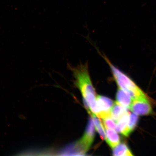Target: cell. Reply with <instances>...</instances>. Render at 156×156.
<instances>
[{"label": "cell", "instance_id": "1", "mask_svg": "<svg viewBox=\"0 0 156 156\" xmlns=\"http://www.w3.org/2000/svg\"><path fill=\"white\" fill-rule=\"evenodd\" d=\"M87 63L81 64L73 67L69 66L75 79V83L80 90L84 104L88 105L91 112L98 117L100 112L95 98V92L90 79Z\"/></svg>", "mask_w": 156, "mask_h": 156}, {"label": "cell", "instance_id": "2", "mask_svg": "<svg viewBox=\"0 0 156 156\" xmlns=\"http://www.w3.org/2000/svg\"><path fill=\"white\" fill-rule=\"evenodd\" d=\"M100 55L110 67L113 77L119 87L129 94L132 99L148 97L127 75L113 64L105 55Z\"/></svg>", "mask_w": 156, "mask_h": 156}, {"label": "cell", "instance_id": "3", "mask_svg": "<svg viewBox=\"0 0 156 156\" xmlns=\"http://www.w3.org/2000/svg\"><path fill=\"white\" fill-rule=\"evenodd\" d=\"M129 109L134 114L138 116L147 115L152 112V107L148 97L133 99Z\"/></svg>", "mask_w": 156, "mask_h": 156}, {"label": "cell", "instance_id": "4", "mask_svg": "<svg viewBox=\"0 0 156 156\" xmlns=\"http://www.w3.org/2000/svg\"><path fill=\"white\" fill-rule=\"evenodd\" d=\"M95 137L94 126L93 120L90 118L84 134L76 143L81 151L84 154L92 145Z\"/></svg>", "mask_w": 156, "mask_h": 156}, {"label": "cell", "instance_id": "5", "mask_svg": "<svg viewBox=\"0 0 156 156\" xmlns=\"http://www.w3.org/2000/svg\"><path fill=\"white\" fill-rule=\"evenodd\" d=\"M96 100L100 112L98 118L103 119L107 117H111V110L114 103L112 99L101 95H98Z\"/></svg>", "mask_w": 156, "mask_h": 156}, {"label": "cell", "instance_id": "6", "mask_svg": "<svg viewBox=\"0 0 156 156\" xmlns=\"http://www.w3.org/2000/svg\"><path fill=\"white\" fill-rule=\"evenodd\" d=\"M130 114V113L128 112L126 113L117 122L115 129L117 132L126 136L131 133L128 128Z\"/></svg>", "mask_w": 156, "mask_h": 156}, {"label": "cell", "instance_id": "7", "mask_svg": "<svg viewBox=\"0 0 156 156\" xmlns=\"http://www.w3.org/2000/svg\"><path fill=\"white\" fill-rule=\"evenodd\" d=\"M117 102L127 109H129L132 99L128 92L119 87L116 95Z\"/></svg>", "mask_w": 156, "mask_h": 156}, {"label": "cell", "instance_id": "8", "mask_svg": "<svg viewBox=\"0 0 156 156\" xmlns=\"http://www.w3.org/2000/svg\"><path fill=\"white\" fill-rule=\"evenodd\" d=\"M106 141L110 147L114 149L120 143V139L119 136L115 130L106 128Z\"/></svg>", "mask_w": 156, "mask_h": 156}, {"label": "cell", "instance_id": "9", "mask_svg": "<svg viewBox=\"0 0 156 156\" xmlns=\"http://www.w3.org/2000/svg\"><path fill=\"white\" fill-rule=\"evenodd\" d=\"M127 109L118 102H115L111 110V118L115 122H118L120 119L128 112Z\"/></svg>", "mask_w": 156, "mask_h": 156}, {"label": "cell", "instance_id": "10", "mask_svg": "<svg viewBox=\"0 0 156 156\" xmlns=\"http://www.w3.org/2000/svg\"><path fill=\"white\" fill-rule=\"evenodd\" d=\"M113 149L112 153L114 156H129L133 155L128 146L125 143L120 144Z\"/></svg>", "mask_w": 156, "mask_h": 156}, {"label": "cell", "instance_id": "11", "mask_svg": "<svg viewBox=\"0 0 156 156\" xmlns=\"http://www.w3.org/2000/svg\"><path fill=\"white\" fill-rule=\"evenodd\" d=\"M89 113L92 117L95 128H96L97 132H98L101 138L103 140H106V134L105 133L104 129L102 123H101L100 120L98 118L96 115L91 112H90Z\"/></svg>", "mask_w": 156, "mask_h": 156}, {"label": "cell", "instance_id": "12", "mask_svg": "<svg viewBox=\"0 0 156 156\" xmlns=\"http://www.w3.org/2000/svg\"><path fill=\"white\" fill-rule=\"evenodd\" d=\"M138 121V117L137 115L134 114V113L130 114L128 128L130 133H131L135 129L136 125H137Z\"/></svg>", "mask_w": 156, "mask_h": 156}, {"label": "cell", "instance_id": "13", "mask_svg": "<svg viewBox=\"0 0 156 156\" xmlns=\"http://www.w3.org/2000/svg\"><path fill=\"white\" fill-rule=\"evenodd\" d=\"M103 119L105 128L110 129H115L116 124L115 122L113 120V119L111 117H107Z\"/></svg>", "mask_w": 156, "mask_h": 156}]
</instances>
